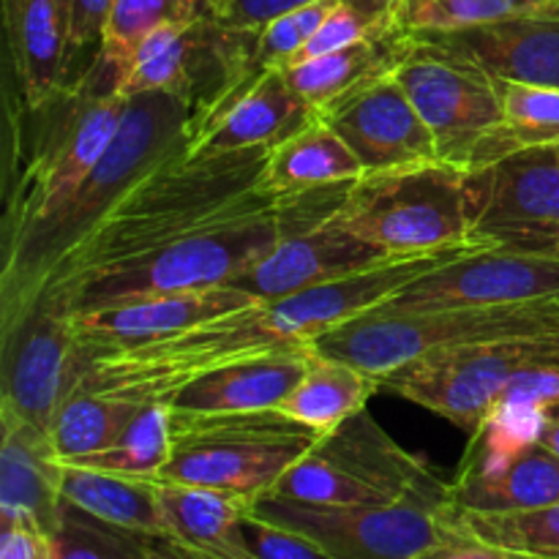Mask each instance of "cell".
<instances>
[{"mask_svg": "<svg viewBox=\"0 0 559 559\" xmlns=\"http://www.w3.org/2000/svg\"><path fill=\"white\" fill-rule=\"evenodd\" d=\"M49 540L52 559H151L153 535L115 527L63 502L60 522Z\"/></svg>", "mask_w": 559, "mask_h": 559, "instance_id": "obj_35", "label": "cell"}, {"mask_svg": "<svg viewBox=\"0 0 559 559\" xmlns=\"http://www.w3.org/2000/svg\"><path fill=\"white\" fill-rule=\"evenodd\" d=\"M309 0H202V20L222 33H254L273 16Z\"/></svg>", "mask_w": 559, "mask_h": 559, "instance_id": "obj_38", "label": "cell"}, {"mask_svg": "<svg viewBox=\"0 0 559 559\" xmlns=\"http://www.w3.org/2000/svg\"><path fill=\"white\" fill-rule=\"evenodd\" d=\"M407 41V31L385 33V36L360 38V41L333 49V52L320 55V58L304 60V63L295 66H278V69H284L289 85L320 115L328 104L342 98L353 87L396 69Z\"/></svg>", "mask_w": 559, "mask_h": 559, "instance_id": "obj_27", "label": "cell"}, {"mask_svg": "<svg viewBox=\"0 0 559 559\" xmlns=\"http://www.w3.org/2000/svg\"><path fill=\"white\" fill-rule=\"evenodd\" d=\"M145 407V402L96 391V388L80 382L69 393L63 407L58 409L52 429H49L60 462L98 453L118 442V437L129 429L131 420Z\"/></svg>", "mask_w": 559, "mask_h": 559, "instance_id": "obj_29", "label": "cell"}, {"mask_svg": "<svg viewBox=\"0 0 559 559\" xmlns=\"http://www.w3.org/2000/svg\"><path fill=\"white\" fill-rule=\"evenodd\" d=\"M413 559H535L527 555H513V551L497 549V546L484 544V540H475L469 535H456V538L440 540V544L426 546L424 551H418Z\"/></svg>", "mask_w": 559, "mask_h": 559, "instance_id": "obj_41", "label": "cell"}, {"mask_svg": "<svg viewBox=\"0 0 559 559\" xmlns=\"http://www.w3.org/2000/svg\"><path fill=\"white\" fill-rule=\"evenodd\" d=\"M551 298H559V254H527V251L478 246L409 282L371 311L393 314V311L530 304V300Z\"/></svg>", "mask_w": 559, "mask_h": 559, "instance_id": "obj_15", "label": "cell"}, {"mask_svg": "<svg viewBox=\"0 0 559 559\" xmlns=\"http://www.w3.org/2000/svg\"><path fill=\"white\" fill-rule=\"evenodd\" d=\"M347 186L349 180L284 197V233L278 243L229 284L257 300H273L396 260L336 224L333 211Z\"/></svg>", "mask_w": 559, "mask_h": 559, "instance_id": "obj_10", "label": "cell"}, {"mask_svg": "<svg viewBox=\"0 0 559 559\" xmlns=\"http://www.w3.org/2000/svg\"><path fill=\"white\" fill-rule=\"evenodd\" d=\"M151 559H194V557H191L183 546L175 544L173 538H153Z\"/></svg>", "mask_w": 559, "mask_h": 559, "instance_id": "obj_42", "label": "cell"}, {"mask_svg": "<svg viewBox=\"0 0 559 559\" xmlns=\"http://www.w3.org/2000/svg\"><path fill=\"white\" fill-rule=\"evenodd\" d=\"M267 497L331 508H385L407 500L451 502L429 464L404 451L380 424L360 409L284 475Z\"/></svg>", "mask_w": 559, "mask_h": 559, "instance_id": "obj_8", "label": "cell"}, {"mask_svg": "<svg viewBox=\"0 0 559 559\" xmlns=\"http://www.w3.org/2000/svg\"><path fill=\"white\" fill-rule=\"evenodd\" d=\"M478 246L489 243H464L396 257L385 265L298 289L284 298L260 300L233 314L189 328L178 336L158 338L140 347L98 355H87L82 349L87 364L82 385L145 404L164 402L169 393L200 377L202 371L257 355H271L278 349L314 347L317 338L325 336L328 331L377 309L409 282Z\"/></svg>", "mask_w": 559, "mask_h": 559, "instance_id": "obj_2", "label": "cell"}, {"mask_svg": "<svg viewBox=\"0 0 559 559\" xmlns=\"http://www.w3.org/2000/svg\"><path fill=\"white\" fill-rule=\"evenodd\" d=\"M320 118L353 147L366 173L440 158L429 126L393 71L344 93L322 109Z\"/></svg>", "mask_w": 559, "mask_h": 559, "instance_id": "obj_17", "label": "cell"}, {"mask_svg": "<svg viewBox=\"0 0 559 559\" xmlns=\"http://www.w3.org/2000/svg\"><path fill=\"white\" fill-rule=\"evenodd\" d=\"M260 300L233 284L180 289V293L151 295V298L120 300L102 309L69 314L74 320L76 336L87 355L118 353V349L140 347L158 338L178 336L189 328L211 322L216 317L254 306Z\"/></svg>", "mask_w": 559, "mask_h": 559, "instance_id": "obj_18", "label": "cell"}, {"mask_svg": "<svg viewBox=\"0 0 559 559\" xmlns=\"http://www.w3.org/2000/svg\"><path fill=\"white\" fill-rule=\"evenodd\" d=\"M519 16H559V0H404L407 33H451Z\"/></svg>", "mask_w": 559, "mask_h": 559, "instance_id": "obj_33", "label": "cell"}, {"mask_svg": "<svg viewBox=\"0 0 559 559\" xmlns=\"http://www.w3.org/2000/svg\"><path fill=\"white\" fill-rule=\"evenodd\" d=\"M63 502V462L49 431L0 407V524L27 522L52 535Z\"/></svg>", "mask_w": 559, "mask_h": 559, "instance_id": "obj_19", "label": "cell"}, {"mask_svg": "<svg viewBox=\"0 0 559 559\" xmlns=\"http://www.w3.org/2000/svg\"><path fill=\"white\" fill-rule=\"evenodd\" d=\"M169 538L194 559H257L240 533L251 502L238 495L158 480Z\"/></svg>", "mask_w": 559, "mask_h": 559, "instance_id": "obj_23", "label": "cell"}, {"mask_svg": "<svg viewBox=\"0 0 559 559\" xmlns=\"http://www.w3.org/2000/svg\"><path fill=\"white\" fill-rule=\"evenodd\" d=\"M251 511L309 535L336 559H413L426 546L462 535L451 502L407 500L385 508H331L262 497Z\"/></svg>", "mask_w": 559, "mask_h": 559, "instance_id": "obj_12", "label": "cell"}, {"mask_svg": "<svg viewBox=\"0 0 559 559\" xmlns=\"http://www.w3.org/2000/svg\"><path fill=\"white\" fill-rule=\"evenodd\" d=\"M464 535L535 559H559V506L524 513H456Z\"/></svg>", "mask_w": 559, "mask_h": 559, "instance_id": "obj_34", "label": "cell"}, {"mask_svg": "<svg viewBox=\"0 0 559 559\" xmlns=\"http://www.w3.org/2000/svg\"><path fill=\"white\" fill-rule=\"evenodd\" d=\"M314 118L317 109L289 85L284 69L271 66L251 71L224 85L197 109L186 158L273 147Z\"/></svg>", "mask_w": 559, "mask_h": 559, "instance_id": "obj_16", "label": "cell"}, {"mask_svg": "<svg viewBox=\"0 0 559 559\" xmlns=\"http://www.w3.org/2000/svg\"><path fill=\"white\" fill-rule=\"evenodd\" d=\"M393 74L429 126L442 162L475 169L502 123L500 80L475 60L413 33Z\"/></svg>", "mask_w": 559, "mask_h": 559, "instance_id": "obj_9", "label": "cell"}, {"mask_svg": "<svg viewBox=\"0 0 559 559\" xmlns=\"http://www.w3.org/2000/svg\"><path fill=\"white\" fill-rule=\"evenodd\" d=\"M549 506H559V456L544 442L524 448L500 473L451 480L456 513H524Z\"/></svg>", "mask_w": 559, "mask_h": 559, "instance_id": "obj_25", "label": "cell"}, {"mask_svg": "<svg viewBox=\"0 0 559 559\" xmlns=\"http://www.w3.org/2000/svg\"><path fill=\"white\" fill-rule=\"evenodd\" d=\"M126 104L93 60L80 76H66L41 107H27L5 85L3 265L74 200L118 134Z\"/></svg>", "mask_w": 559, "mask_h": 559, "instance_id": "obj_3", "label": "cell"}, {"mask_svg": "<svg viewBox=\"0 0 559 559\" xmlns=\"http://www.w3.org/2000/svg\"><path fill=\"white\" fill-rule=\"evenodd\" d=\"M333 218L391 257L480 243L469 227L467 169L440 158L349 180Z\"/></svg>", "mask_w": 559, "mask_h": 559, "instance_id": "obj_6", "label": "cell"}, {"mask_svg": "<svg viewBox=\"0 0 559 559\" xmlns=\"http://www.w3.org/2000/svg\"><path fill=\"white\" fill-rule=\"evenodd\" d=\"M0 559H52V540L36 524H0Z\"/></svg>", "mask_w": 559, "mask_h": 559, "instance_id": "obj_40", "label": "cell"}, {"mask_svg": "<svg viewBox=\"0 0 559 559\" xmlns=\"http://www.w3.org/2000/svg\"><path fill=\"white\" fill-rule=\"evenodd\" d=\"M502 123L480 153L475 169L530 147H559V91L500 80Z\"/></svg>", "mask_w": 559, "mask_h": 559, "instance_id": "obj_30", "label": "cell"}, {"mask_svg": "<svg viewBox=\"0 0 559 559\" xmlns=\"http://www.w3.org/2000/svg\"><path fill=\"white\" fill-rule=\"evenodd\" d=\"M112 0H71L69 36H66V74L71 63L85 52H98L104 25Z\"/></svg>", "mask_w": 559, "mask_h": 559, "instance_id": "obj_39", "label": "cell"}, {"mask_svg": "<svg viewBox=\"0 0 559 559\" xmlns=\"http://www.w3.org/2000/svg\"><path fill=\"white\" fill-rule=\"evenodd\" d=\"M194 115L197 102L183 93H142L129 98L118 134L74 200L41 238L9 265H0V333L20 322L44 278L80 249L96 224L140 180L189 151Z\"/></svg>", "mask_w": 559, "mask_h": 559, "instance_id": "obj_4", "label": "cell"}, {"mask_svg": "<svg viewBox=\"0 0 559 559\" xmlns=\"http://www.w3.org/2000/svg\"><path fill=\"white\" fill-rule=\"evenodd\" d=\"M85 369L74 320L33 306L11 331L0 333V407L49 431Z\"/></svg>", "mask_w": 559, "mask_h": 559, "instance_id": "obj_14", "label": "cell"}, {"mask_svg": "<svg viewBox=\"0 0 559 559\" xmlns=\"http://www.w3.org/2000/svg\"><path fill=\"white\" fill-rule=\"evenodd\" d=\"M377 391H382V385L374 374L314 347L304 377L278 409L298 424L328 435L366 409V402Z\"/></svg>", "mask_w": 559, "mask_h": 559, "instance_id": "obj_28", "label": "cell"}, {"mask_svg": "<svg viewBox=\"0 0 559 559\" xmlns=\"http://www.w3.org/2000/svg\"><path fill=\"white\" fill-rule=\"evenodd\" d=\"M169 451H173L169 407L162 402H153L131 420V426L118 437V442H112V445L98 453L66 459V464L156 480L162 469L167 467Z\"/></svg>", "mask_w": 559, "mask_h": 559, "instance_id": "obj_32", "label": "cell"}, {"mask_svg": "<svg viewBox=\"0 0 559 559\" xmlns=\"http://www.w3.org/2000/svg\"><path fill=\"white\" fill-rule=\"evenodd\" d=\"M265 156L267 147L213 158L175 156L140 180L44 278L27 311L44 306L80 314L120 300L229 284L284 233V197L262 186Z\"/></svg>", "mask_w": 559, "mask_h": 559, "instance_id": "obj_1", "label": "cell"}, {"mask_svg": "<svg viewBox=\"0 0 559 559\" xmlns=\"http://www.w3.org/2000/svg\"><path fill=\"white\" fill-rule=\"evenodd\" d=\"M538 442H544V445L549 448V451H555L557 456H559V418L546 420V426H544V431H540V440Z\"/></svg>", "mask_w": 559, "mask_h": 559, "instance_id": "obj_43", "label": "cell"}, {"mask_svg": "<svg viewBox=\"0 0 559 559\" xmlns=\"http://www.w3.org/2000/svg\"><path fill=\"white\" fill-rule=\"evenodd\" d=\"M63 500L115 527L169 538L158 480L63 462Z\"/></svg>", "mask_w": 559, "mask_h": 559, "instance_id": "obj_26", "label": "cell"}, {"mask_svg": "<svg viewBox=\"0 0 559 559\" xmlns=\"http://www.w3.org/2000/svg\"><path fill=\"white\" fill-rule=\"evenodd\" d=\"M366 169L338 131L317 115L314 120L267 147L262 186L278 197L300 194L320 186L347 183Z\"/></svg>", "mask_w": 559, "mask_h": 559, "instance_id": "obj_24", "label": "cell"}, {"mask_svg": "<svg viewBox=\"0 0 559 559\" xmlns=\"http://www.w3.org/2000/svg\"><path fill=\"white\" fill-rule=\"evenodd\" d=\"M167 467L156 480L238 495L254 506L322 440L282 409L175 413L169 409Z\"/></svg>", "mask_w": 559, "mask_h": 559, "instance_id": "obj_5", "label": "cell"}, {"mask_svg": "<svg viewBox=\"0 0 559 559\" xmlns=\"http://www.w3.org/2000/svg\"><path fill=\"white\" fill-rule=\"evenodd\" d=\"M467 200L480 243L559 254V147H530L469 169Z\"/></svg>", "mask_w": 559, "mask_h": 559, "instance_id": "obj_13", "label": "cell"}, {"mask_svg": "<svg viewBox=\"0 0 559 559\" xmlns=\"http://www.w3.org/2000/svg\"><path fill=\"white\" fill-rule=\"evenodd\" d=\"M555 418H559V413H557V415H555Z\"/></svg>", "mask_w": 559, "mask_h": 559, "instance_id": "obj_45", "label": "cell"}, {"mask_svg": "<svg viewBox=\"0 0 559 559\" xmlns=\"http://www.w3.org/2000/svg\"><path fill=\"white\" fill-rule=\"evenodd\" d=\"M58 5H60V11H63V16H66V25H69V11H71V0H58Z\"/></svg>", "mask_w": 559, "mask_h": 559, "instance_id": "obj_44", "label": "cell"}, {"mask_svg": "<svg viewBox=\"0 0 559 559\" xmlns=\"http://www.w3.org/2000/svg\"><path fill=\"white\" fill-rule=\"evenodd\" d=\"M402 5L404 0H342L338 9L328 16L325 25L314 33V38L306 41L284 66L320 58V55L347 47L360 38L404 31Z\"/></svg>", "mask_w": 559, "mask_h": 559, "instance_id": "obj_36", "label": "cell"}, {"mask_svg": "<svg viewBox=\"0 0 559 559\" xmlns=\"http://www.w3.org/2000/svg\"><path fill=\"white\" fill-rule=\"evenodd\" d=\"M538 364H559V336L440 349L399 366L382 377L380 385L473 435L489 418L508 382Z\"/></svg>", "mask_w": 559, "mask_h": 559, "instance_id": "obj_11", "label": "cell"}, {"mask_svg": "<svg viewBox=\"0 0 559 559\" xmlns=\"http://www.w3.org/2000/svg\"><path fill=\"white\" fill-rule=\"evenodd\" d=\"M240 533L257 559H336L314 538L298 533V530L282 527L276 522H267V519L257 516L251 508L240 519Z\"/></svg>", "mask_w": 559, "mask_h": 559, "instance_id": "obj_37", "label": "cell"}, {"mask_svg": "<svg viewBox=\"0 0 559 559\" xmlns=\"http://www.w3.org/2000/svg\"><path fill=\"white\" fill-rule=\"evenodd\" d=\"M200 16L202 0H112L93 63L112 85H118L134 49L153 27L164 22H191Z\"/></svg>", "mask_w": 559, "mask_h": 559, "instance_id": "obj_31", "label": "cell"}, {"mask_svg": "<svg viewBox=\"0 0 559 559\" xmlns=\"http://www.w3.org/2000/svg\"><path fill=\"white\" fill-rule=\"evenodd\" d=\"M418 36L475 60L495 80L559 91V16H519L495 25Z\"/></svg>", "mask_w": 559, "mask_h": 559, "instance_id": "obj_20", "label": "cell"}, {"mask_svg": "<svg viewBox=\"0 0 559 559\" xmlns=\"http://www.w3.org/2000/svg\"><path fill=\"white\" fill-rule=\"evenodd\" d=\"M314 347L278 349L202 371L162 404L175 413H257L278 409L304 377Z\"/></svg>", "mask_w": 559, "mask_h": 559, "instance_id": "obj_21", "label": "cell"}, {"mask_svg": "<svg viewBox=\"0 0 559 559\" xmlns=\"http://www.w3.org/2000/svg\"><path fill=\"white\" fill-rule=\"evenodd\" d=\"M3 5L9 87L27 104L41 107L66 80L69 25L58 0H0Z\"/></svg>", "mask_w": 559, "mask_h": 559, "instance_id": "obj_22", "label": "cell"}, {"mask_svg": "<svg viewBox=\"0 0 559 559\" xmlns=\"http://www.w3.org/2000/svg\"><path fill=\"white\" fill-rule=\"evenodd\" d=\"M533 336H559V298L393 314L366 311L317 338L314 347L382 380L440 349Z\"/></svg>", "mask_w": 559, "mask_h": 559, "instance_id": "obj_7", "label": "cell"}]
</instances>
